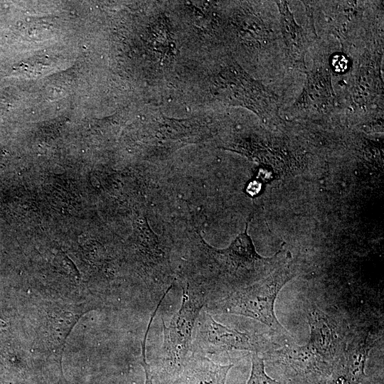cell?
Returning a JSON list of instances; mask_svg holds the SVG:
<instances>
[{
  "instance_id": "1",
  "label": "cell",
  "mask_w": 384,
  "mask_h": 384,
  "mask_svg": "<svg viewBox=\"0 0 384 384\" xmlns=\"http://www.w3.org/2000/svg\"><path fill=\"white\" fill-rule=\"evenodd\" d=\"M251 218L228 247L217 249L201 240L194 252L188 280L206 305L265 278L290 257L284 249L270 257L261 256L247 234Z\"/></svg>"
},
{
  "instance_id": "2",
  "label": "cell",
  "mask_w": 384,
  "mask_h": 384,
  "mask_svg": "<svg viewBox=\"0 0 384 384\" xmlns=\"http://www.w3.org/2000/svg\"><path fill=\"white\" fill-rule=\"evenodd\" d=\"M306 317L310 331L306 343L292 341L261 355L282 384H325L348 345L328 315L315 309Z\"/></svg>"
},
{
  "instance_id": "3",
  "label": "cell",
  "mask_w": 384,
  "mask_h": 384,
  "mask_svg": "<svg viewBox=\"0 0 384 384\" xmlns=\"http://www.w3.org/2000/svg\"><path fill=\"white\" fill-rule=\"evenodd\" d=\"M296 275V267L289 258L265 278L208 304L203 309L209 314H235L253 319L267 326L284 341H292L293 337L275 315L274 304L280 290Z\"/></svg>"
},
{
  "instance_id": "4",
  "label": "cell",
  "mask_w": 384,
  "mask_h": 384,
  "mask_svg": "<svg viewBox=\"0 0 384 384\" xmlns=\"http://www.w3.org/2000/svg\"><path fill=\"white\" fill-rule=\"evenodd\" d=\"M181 304L169 324L163 322V341L159 363L151 370L159 384H168L181 371L190 356L193 331L206 305L198 294L183 284Z\"/></svg>"
},
{
  "instance_id": "5",
  "label": "cell",
  "mask_w": 384,
  "mask_h": 384,
  "mask_svg": "<svg viewBox=\"0 0 384 384\" xmlns=\"http://www.w3.org/2000/svg\"><path fill=\"white\" fill-rule=\"evenodd\" d=\"M191 353L204 356L220 354L233 351L257 353L260 355L277 348L270 338L262 334L242 331L223 325L215 320L210 314L204 316L196 323Z\"/></svg>"
},
{
  "instance_id": "6",
  "label": "cell",
  "mask_w": 384,
  "mask_h": 384,
  "mask_svg": "<svg viewBox=\"0 0 384 384\" xmlns=\"http://www.w3.org/2000/svg\"><path fill=\"white\" fill-rule=\"evenodd\" d=\"M370 347L368 336L354 337L348 343L325 384H361Z\"/></svg>"
},
{
  "instance_id": "7",
  "label": "cell",
  "mask_w": 384,
  "mask_h": 384,
  "mask_svg": "<svg viewBox=\"0 0 384 384\" xmlns=\"http://www.w3.org/2000/svg\"><path fill=\"white\" fill-rule=\"evenodd\" d=\"M233 363L222 365L208 356L191 353L179 374L168 384H225Z\"/></svg>"
},
{
  "instance_id": "8",
  "label": "cell",
  "mask_w": 384,
  "mask_h": 384,
  "mask_svg": "<svg viewBox=\"0 0 384 384\" xmlns=\"http://www.w3.org/2000/svg\"><path fill=\"white\" fill-rule=\"evenodd\" d=\"M251 361L250 374L246 384H282L266 373L265 361L260 354L252 353Z\"/></svg>"
},
{
  "instance_id": "9",
  "label": "cell",
  "mask_w": 384,
  "mask_h": 384,
  "mask_svg": "<svg viewBox=\"0 0 384 384\" xmlns=\"http://www.w3.org/2000/svg\"><path fill=\"white\" fill-rule=\"evenodd\" d=\"M332 66L336 72H343L347 68L348 61L345 56L336 55L332 60Z\"/></svg>"
}]
</instances>
